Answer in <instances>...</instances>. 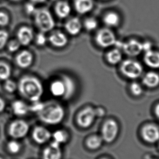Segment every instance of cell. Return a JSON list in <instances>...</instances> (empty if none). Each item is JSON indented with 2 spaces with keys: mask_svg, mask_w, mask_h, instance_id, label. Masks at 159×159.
Listing matches in <instances>:
<instances>
[{
  "mask_svg": "<svg viewBox=\"0 0 159 159\" xmlns=\"http://www.w3.org/2000/svg\"><path fill=\"white\" fill-rule=\"evenodd\" d=\"M142 133L144 140L149 143H155L159 140V129L154 125H147Z\"/></svg>",
  "mask_w": 159,
  "mask_h": 159,
  "instance_id": "obj_13",
  "label": "cell"
},
{
  "mask_svg": "<svg viewBox=\"0 0 159 159\" xmlns=\"http://www.w3.org/2000/svg\"><path fill=\"white\" fill-rule=\"evenodd\" d=\"M55 12L59 18H66L70 14V6L66 1H59L56 5Z\"/></svg>",
  "mask_w": 159,
  "mask_h": 159,
  "instance_id": "obj_20",
  "label": "cell"
},
{
  "mask_svg": "<svg viewBox=\"0 0 159 159\" xmlns=\"http://www.w3.org/2000/svg\"><path fill=\"white\" fill-rule=\"evenodd\" d=\"M65 28L70 35H76L81 31L82 24L78 18H71L66 22Z\"/></svg>",
  "mask_w": 159,
  "mask_h": 159,
  "instance_id": "obj_17",
  "label": "cell"
},
{
  "mask_svg": "<svg viewBox=\"0 0 159 159\" xmlns=\"http://www.w3.org/2000/svg\"><path fill=\"white\" fill-rule=\"evenodd\" d=\"M36 43L39 46H44L46 44L47 42V38L46 35H45L44 32L38 33L35 38Z\"/></svg>",
  "mask_w": 159,
  "mask_h": 159,
  "instance_id": "obj_34",
  "label": "cell"
},
{
  "mask_svg": "<svg viewBox=\"0 0 159 159\" xmlns=\"http://www.w3.org/2000/svg\"><path fill=\"white\" fill-rule=\"evenodd\" d=\"M49 40L51 44L58 48L66 46L68 42L66 35L59 31H55L51 33L49 37Z\"/></svg>",
  "mask_w": 159,
  "mask_h": 159,
  "instance_id": "obj_14",
  "label": "cell"
},
{
  "mask_svg": "<svg viewBox=\"0 0 159 159\" xmlns=\"http://www.w3.org/2000/svg\"><path fill=\"white\" fill-rule=\"evenodd\" d=\"M130 90L133 94L136 96L141 95L143 92L141 86L137 82H134L131 84Z\"/></svg>",
  "mask_w": 159,
  "mask_h": 159,
  "instance_id": "obj_33",
  "label": "cell"
},
{
  "mask_svg": "<svg viewBox=\"0 0 159 159\" xmlns=\"http://www.w3.org/2000/svg\"><path fill=\"white\" fill-rule=\"evenodd\" d=\"M44 105L45 104L40 102L39 101L33 102V105L31 106H30V110L32 111L33 112H35L38 113L42 110L44 106Z\"/></svg>",
  "mask_w": 159,
  "mask_h": 159,
  "instance_id": "obj_35",
  "label": "cell"
},
{
  "mask_svg": "<svg viewBox=\"0 0 159 159\" xmlns=\"http://www.w3.org/2000/svg\"><path fill=\"white\" fill-rule=\"evenodd\" d=\"M97 44L106 48L116 44V38L112 31L108 29H102L98 32L95 37Z\"/></svg>",
  "mask_w": 159,
  "mask_h": 159,
  "instance_id": "obj_5",
  "label": "cell"
},
{
  "mask_svg": "<svg viewBox=\"0 0 159 159\" xmlns=\"http://www.w3.org/2000/svg\"><path fill=\"white\" fill-rule=\"evenodd\" d=\"M52 136L53 137V141L59 144L60 145L66 143L68 139V135L67 133L65 131L62 130L56 131Z\"/></svg>",
  "mask_w": 159,
  "mask_h": 159,
  "instance_id": "obj_26",
  "label": "cell"
},
{
  "mask_svg": "<svg viewBox=\"0 0 159 159\" xmlns=\"http://www.w3.org/2000/svg\"><path fill=\"white\" fill-rule=\"evenodd\" d=\"M20 43L19 42L18 40H12L11 42L9 43L8 44V50L11 52H14L16 51H18V50L20 48Z\"/></svg>",
  "mask_w": 159,
  "mask_h": 159,
  "instance_id": "obj_37",
  "label": "cell"
},
{
  "mask_svg": "<svg viewBox=\"0 0 159 159\" xmlns=\"http://www.w3.org/2000/svg\"><path fill=\"white\" fill-rule=\"evenodd\" d=\"M50 89L53 96L56 97H64L66 93V87L64 82L61 79L52 82L50 85Z\"/></svg>",
  "mask_w": 159,
  "mask_h": 159,
  "instance_id": "obj_19",
  "label": "cell"
},
{
  "mask_svg": "<svg viewBox=\"0 0 159 159\" xmlns=\"http://www.w3.org/2000/svg\"><path fill=\"white\" fill-rule=\"evenodd\" d=\"M104 22L109 27L117 26L119 24V17L115 12H110L106 14L104 17Z\"/></svg>",
  "mask_w": 159,
  "mask_h": 159,
  "instance_id": "obj_24",
  "label": "cell"
},
{
  "mask_svg": "<svg viewBox=\"0 0 159 159\" xmlns=\"http://www.w3.org/2000/svg\"><path fill=\"white\" fill-rule=\"evenodd\" d=\"M84 26L87 31H93L98 27L97 21L93 18H89L84 21Z\"/></svg>",
  "mask_w": 159,
  "mask_h": 159,
  "instance_id": "obj_30",
  "label": "cell"
},
{
  "mask_svg": "<svg viewBox=\"0 0 159 159\" xmlns=\"http://www.w3.org/2000/svg\"><path fill=\"white\" fill-rule=\"evenodd\" d=\"M98 115V110L92 107H87L81 111L77 116V123L79 126L87 128L93 124L96 116Z\"/></svg>",
  "mask_w": 159,
  "mask_h": 159,
  "instance_id": "obj_7",
  "label": "cell"
},
{
  "mask_svg": "<svg viewBox=\"0 0 159 159\" xmlns=\"http://www.w3.org/2000/svg\"><path fill=\"white\" fill-rule=\"evenodd\" d=\"M9 34L7 31L0 30V50L3 49L7 44Z\"/></svg>",
  "mask_w": 159,
  "mask_h": 159,
  "instance_id": "obj_32",
  "label": "cell"
},
{
  "mask_svg": "<svg viewBox=\"0 0 159 159\" xmlns=\"http://www.w3.org/2000/svg\"><path fill=\"white\" fill-rule=\"evenodd\" d=\"M18 88L20 94L32 102L39 101L44 89L39 80L33 76H25L20 79Z\"/></svg>",
  "mask_w": 159,
  "mask_h": 159,
  "instance_id": "obj_1",
  "label": "cell"
},
{
  "mask_svg": "<svg viewBox=\"0 0 159 159\" xmlns=\"http://www.w3.org/2000/svg\"><path fill=\"white\" fill-rule=\"evenodd\" d=\"M123 75L129 79H135L139 77L143 72V68L139 63L132 60H127L122 63L120 66Z\"/></svg>",
  "mask_w": 159,
  "mask_h": 159,
  "instance_id": "obj_4",
  "label": "cell"
},
{
  "mask_svg": "<svg viewBox=\"0 0 159 159\" xmlns=\"http://www.w3.org/2000/svg\"><path fill=\"white\" fill-rule=\"evenodd\" d=\"M7 148L11 153L16 154L20 152L21 145L18 142L16 141H11L7 144Z\"/></svg>",
  "mask_w": 159,
  "mask_h": 159,
  "instance_id": "obj_29",
  "label": "cell"
},
{
  "mask_svg": "<svg viewBox=\"0 0 159 159\" xmlns=\"http://www.w3.org/2000/svg\"><path fill=\"white\" fill-rule=\"evenodd\" d=\"M39 119L45 123L50 125L59 124L64 119V108L59 104H45L44 107L38 113Z\"/></svg>",
  "mask_w": 159,
  "mask_h": 159,
  "instance_id": "obj_2",
  "label": "cell"
},
{
  "mask_svg": "<svg viewBox=\"0 0 159 159\" xmlns=\"http://www.w3.org/2000/svg\"><path fill=\"white\" fill-rule=\"evenodd\" d=\"M155 113L157 115V117L159 118V104L155 108Z\"/></svg>",
  "mask_w": 159,
  "mask_h": 159,
  "instance_id": "obj_42",
  "label": "cell"
},
{
  "mask_svg": "<svg viewBox=\"0 0 159 159\" xmlns=\"http://www.w3.org/2000/svg\"><path fill=\"white\" fill-rule=\"evenodd\" d=\"M144 61L147 66L152 68H159V52L150 50L145 52Z\"/></svg>",
  "mask_w": 159,
  "mask_h": 159,
  "instance_id": "obj_16",
  "label": "cell"
},
{
  "mask_svg": "<svg viewBox=\"0 0 159 159\" xmlns=\"http://www.w3.org/2000/svg\"><path fill=\"white\" fill-rule=\"evenodd\" d=\"M31 1L34 3H42L44 2L46 0H31Z\"/></svg>",
  "mask_w": 159,
  "mask_h": 159,
  "instance_id": "obj_41",
  "label": "cell"
},
{
  "mask_svg": "<svg viewBox=\"0 0 159 159\" xmlns=\"http://www.w3.org/2000/svg\"><path fill=\"white\" fill-rule=\"evenodd\" d=\"M142 47H143V51L144 52L149 51L152 50V44L149 42L144 43V44H142Z\"/></svg>",
  "mask_w": 159,
  "mask_h": 159,
  "instance_id": "obj_39",
  "label": "cell"
},
{
  "mask_svg": "<svg viewBox=\"0 0 159 159\" xmlns=\"http://www.w3.org/2000/svg\"><path fill=\"white\" fill-rule=\"evenodd\" d=\"M29 129L30 126L26 122L22 120H16L10 125L8 133L11 137L19 139L26 136L29 133Z\"/></svg>",
  "mask_w": 159,
  "mask_h": 159,
  "instance_id": "obj_6",
  "label": "cell"
},
{
  "mask_svg": "<svg viewBox=\"0 0 159 159\" xmlns=\"http://www.w3.org/2000/svg\"><path fill=\"white\" fill-rule=\"evenodd\" d=\"M53 1H58V0H52Z\"/></svg>",
  "mask_w": 159,
  "mask_h": 159,
  "instance_id": "obj_44",
  "label": "cell"
},
{
  "mask_svg": "<svg viewBox=\"0 0 159 159\" xmlns=\"http://www.w3.org/2000/svg\"><path fill=\"white\" fill-rule=\"evenodd\" d=\"M5 107H6V103L5 100L3 99L2 98L0 97V113L2 112L3 111L5 110Z\"/></svg>",
  "mask_w": 159,
  "mask_h": 159,
  "instance_id": "obj_40",
  "label": "cell"
},
{
  "mask_svg": "<svg viewBox=\"0 0 159 159\" xmlns=\"http://www.w3.org/2000/svg\"><path fill=\"white\" fill-rule=\"evenodd\" d=\"M93 5V0H75L74 2L76 11L81 14H84L91 11Z\"/></svg>",
  "mask_w": 159,
  "mask_h": 159,
  "instance_id": "obj_18",
  "label": "cell"
},
{
  "mask_svg": "<svg viewBox=\"0 0 159 159\" xmlns=\"http://www.w3.org/2000/svg\"><path fill=\"white\" fill-rule=\"evenodd\" d=\"M18 89V85L16 82L8 79L5 84V89L8 93H14Z\"/></svg>",
  "mask_w": 159,
  "mask_h": 159,
  "instance_id": "obj_31",
  "label": "cell"
},
{
  "mask_svg": "<svg viewBox=\"0 0 159 159\" xmlns=\"http://www.w3.org/2000/svg\"><path fill=\"white\" fill-rule=\"evenodd\" d=\"M33 15L35 24L42 32L51 31L55 26L52 16L47 9H37Z\"/></svg>",
  "mask_w": 159,
  "mask_h": 159,
  "instance_id": "obj_3",
  "label": "cell"
},
{
  "mask_svg": "<svg viewBox=\"0 0 159 159\" xmlns=\"http://www.w3.org/2000/svg\"><path fill=\"white\" fill-rule=\"evenodd\" d=\"M102 139L99 136H94L90 137L87 142V146L91 149H96L102 145Z\"/></svg>",
  "mask_w": 159,
  "mask_h": 159,
  "instance_id": "obj_28",
  "label": "cell"
},
{
  "mask_svg": "<svg viewBox=\"0 0 159 159\" xmlns=\"http://www.w3.org/2000/svg\"><path fill=\"white\" fill-rule=\"evenodd\" d=\"M0 159H3L2 157H0Z\"/></svg>",
  "mask_w": 159,
  "mask_h": 159,
  "instance_id": "obj_45",
  "label": "cell"
},
{
  "mask_svg": "<svg viewBox=\"0 0 159 159\" xmlns=\"http://www.w3.org/2000/svg\"><path fill=\"white\" fill-rule=\"evenodd\" d=\"M9 17L7 13L0 11V26H6L9 24Z\"/></svg>",
  "mask_w": 159,
  "mask_h": 159,
  "instance_id": "obj_36",
  "label": "cell"
},
{
  "mask_svg": "<svg viewBox=\"0 0 159 159\" xmlns=\"http://www.w3.org/2000/svg\"><path fill=\"white\" fill-rule=\"evenodd\" d=\"M11 68L9 65L4 62H0V80L6 81L11 77Z\"/></svg>",
  "mask_w": 159,
  "mask_h": 159,
  "instance_id": "obj_27",
  "label": "cell"
},
{
  "mask_svg": "<svg viewBox=\"0 0 159 159\" xmlns=\"http://www.w3.org/2000/svg\"><path fill=\"white\" fill-rule=\"evenodd\" d=\"M125 53L130 56L139 55L143 51L142 44L136 40L131 39L122 44Z\"/></svg>",
  "mask_w": 159,
  "mask_h": 159,
  "instance_id": "obj_9",
  "label": "cell"
},
{
  "mask_svg": "<svg viewBox=\"0 0 159 159\" xmlns=\"http://www.w3.org/2000/svg\"></svg>",
  "mask_w": 159,
  "mask_h": 159,
  "instance_id": "obj_46",
  "label": "cell"
},
{
  "mask_svg": "<svg viewBox=\"0 0 159 159\" xmlns=\"http://www.w3.org/2000/svg\"><path fill=\"white\" fill-rule=\"evenodd\" d=\"M33 61L32 54L26 50L20 52L16 58V62L18 66L23 69L27 68L31 66Z\"/></svg>",
  "mask_w": 159,
  "mask_h": 159,
  "instance_id": "obj_15",
  "label": "cell"
},
{
  "mask_svg": "<svg viewBox=\"0 0 159 159\" xmlns=\"http://www.w3.org/2000/svg\"><path fill=\"white\" fill-rule=\"evenodd\" d=\"M17 37L20 44L27 46L30 44L33 39L34 33L33 30L29 27H22L18 31Z\"/></svg>",
  "mask_w": 159,
  "mask_h": 159,
  "instance_id": "obj_12",
  "label": "cell"
},
{
  "mask_svg": "<svg viewBox=\"0 0 159 159\" xmlns=\"http://www.w3.org/2000/svg\"><path fill=\"white\" fill-rule=\"evenodd\" d=\"M143 82L148 87L155 88L159 84V75L152 71L147 73L143 78Z\"/></svg>",
  "mask_w": 159,
  "mask_h": 159,
  "instance_id": "obj_23",
  "label": "cell"
},
{
  "mask_svg": "<svg viewBox=\"0 0 159 159\" xmlns=\"http://www.w3.org/2000/svg\"><path fill=\"white\" fill-rule=\"evenodd\" d=\"M11 1L14 2H18V1H20V0H11Z\"/></svg>",
  "mask_w": 159,
  "mask_h": 159,
  "instance_id": "obj_43",
  "label": "cell"
},
{
  "mask_svg": "<svg viewBox=\"0 0 159 159\" xmlns=\"http://www.w3.org/2000/svg\"><path fill=\"white\" fill-rule=\"evenodd\" d=\"M11 108L14 113L18 116H25L30 111V106L20 100L14 102L11 105Z\"/></svg>",
  "mask_w": 159,
  "mask_h": 159,
  "instance_id": "obj_21",
  "label": "cell"
},
{
  "mask_svg": "<svg viewBox=\"0 0 159 159\" xmlns=\"http://www.w3.org/2000/svg\"><path fill=\"white\" fill-rule=\"evenodd\" d=\"M61 79L63 81L66 87V93L64 95V98H70L75 92L76 89L75 82H74V81L70 77L66 75H62Z\"/></svg>",
  "mask_w": 159,
  "mask_h": 159,
  "instance_id": "obj_22",
  "label": "cell"
},
{
  "mask_svg": "<svg viewBox=\"0 0 159 159\" xmlns=\"http://www.w3.org/2000/svg\"><path fill=\"white\" fill-rule=\"evenodd\" d=\"M25 11L28 15H33L37 9L35 8V6L34 5V3H27L25 5Z\"/></svg>",
  "mask_w": 159,
  "mask_h": 159,
  "instance_id": "obj_38",
  "label": "cell"
},
{
  "mask_svg": "<svg viewBox=\"0 0 159 159\" xmlns=\"http://www.w3.org/2000/svg\"><path fill=\"white\" fill-rule=\"evenodd\" d=\"M122 58V53L118 49H113L109 51L106 56L107 61L111 64L118 63L121 61Z\"/></svg>",
  "mask_w": 159,
  "mask_h": 159,
  "instance_id": "obj_25",
  "label": "cell"
},
{
  "mask_svg": "<svg viewBox=\"0 0 159 159\" xmlns=\"http://www.w3.org/2000/svg\"><path fill=\"white\" fill-rule=\"evenodd\" d=\"M32 137L34 141L38 144H44L52 137L51 133L47 129L43 126H37L34 129L32 133Z\"/></svg>",
  "mask_w": 159,
  "mask_h": 159,
  "instance_id": "obj_10",
  "label": "cell"
},
{
  "mask_svg": "<svg viewBox=\"0 0 159 159\" xmlns=\"http://www.w3.org/2000/svg\"><path fill=\"white\" fill-rule=\"evenodd\" d=\"M59 144L53 141L43 152V159H61L62 152Z\"/></svg>",
  "mask_w": 159,
  "mask_h": 159,
  "instance_id": "obj_11",
  "label": "cell"
},
{
  "mask_svg": "<svg viewBox=\"0 0 159 159\" xmlns=\"http://www.w3.org/2000/svg\"><path fill=\"white\" fill-rule=\"evenodd\" d=\"M118 133V126L117 123L112 120L106 122L102 129V139L110 143L115 140Z\"/></svg>",
  "mask_w": 159,
  "mask_h": 159,
  "instance_id": "obj_8",
  "label": "cell"
}]
</instances>
